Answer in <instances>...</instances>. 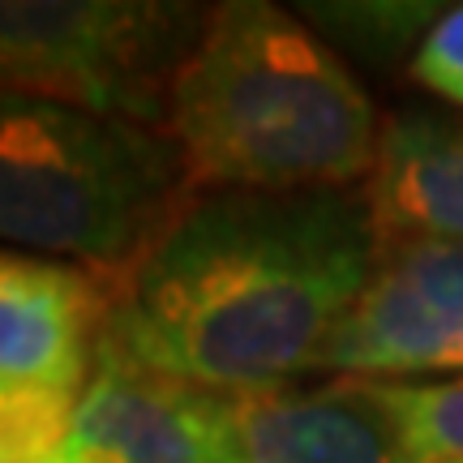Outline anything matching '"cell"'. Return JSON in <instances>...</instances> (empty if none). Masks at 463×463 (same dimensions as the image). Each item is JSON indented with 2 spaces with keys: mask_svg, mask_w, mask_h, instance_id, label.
Instances as JSON below:
<instances>
[{
  "mask_svg": "<svg viewBox=\"0 0 463 463\" xmlns=\"http://www.w3.org/2000/svg\"><path fill=\"white\" fill-rule=\"evenodd\" d=\"M369 211L382 245H463V116L403 108L382 120Z\"/></svg>",
  "mask_w": 463,
  "mask_h": 463,
  "instance_id": "9c48e42d",
  "label": "cell"
},
{
  "mask_svg": "<svg viewBox=\"0 0 463 463\" xmlns=\"http://www.w3.org/2000/svg\"><path fill=\"white\" fill-rule=\"evenodd\" d=\"M412 78L425 90L463 108V5L447 9L442 17H433L425 39L416 43Z\"/></svg>",
  "mask_w": 463,
  "mask_h": 463,
  "instance_id": "7c38bea8",
  "label": "cell"
},
{
  "mask_svg": "<svg viewBox=\"0 0 463 463\" xmlns=\"http://www.w3.org/2000/svg\"><path fill=\"white\" fill-rule=\"evenodd\" d=\"M317 369L339 378L412 382L463 373V245L395 241L347 309Z\"/></svg>",
  "mask_w": 463,
  "mask_h": 463,
  "instance_id": "5b68a950",
  "label": "cell"
},
{
  "mask_svg": "<svg viewBox=\"0 0 463 463\" xmlns=\"http://www.w3.org/2000/svg\"><path fill=\"white\" fill-rule=\"evenodd\" d=\"M403 463H463V373L438 382H373Z\"/></svg>",
  "mask_w": 463,
  "mask_h": 463,
  "instance_id": "30bf717a",
  "label": "cell"
},
{
  "mask_svg": "<svg viewBox=\"0 0 463 463\" xmlns=\"http://www.w3.org/2000/svg\"><path fill=\"white\" fill-rule=\"evenodd\" d=\"M112 300L103 270L0 249V395L82 399Z\"/></svg>",
  "mask_w": 463,
  "mask_h": 463,
  "instance_id": "8992f818",
  "label": "cell"
},
{
  "mask_svg": "<svg viewBox=\"0 0 463 463\" xmlns=\"http://www.w3.org/2000/svg\"><path fill=\"white\" fill-rule=\"evenodd\" d=\"M223 399L232 463H403L395 425L369 378Z\"/></svg>",
  "mask_w": 463,
  "mask_h": 463,
  "instance_id": "ba28073f",
  "label": "cell"
},
{
  "mask_svg": "<svg viewBox=\"0 0 463 463\" xmlns=\"http://www.w3.org/2000/svg\"><path fill=\"white\" fill-rule=\"evenodd\" d=\"M48 463H232L228 399L99 352Z\"/></svg>",
  "mask_w": 463,
  "mask_h": 463,
  "instance_id": "52a82bcc",
  "label": "cell"
},
{
  "mask_svg": "<svg viewBox=\"0 0 463 463\" xmlns=\"http://www.w3.org/2000/svg\"><path fill=\"white\" fill-rule=\"evenodd\" d=\"M378 258L373 211L347 189H206L116 275L99 352L211 395L292 386L322 364Z\"/></svg>",
  "mask_w": 463,
  "mask_h": 463,
  "instance_id": "6da1fadb",
  "label": "cell"
},
{
  "mask_svg": "<svg viewBox=\"0 0 463 463\" xmlns=\"http://www.w3.org/2000/svg\"><path fill=\"white\" fill-rule=\"evenodd\" d=\"M206 14L159 0H0V90L164 129Z\"/></svg>",
  "mask_w": 463,
  "mask_h": 463,
  "instance_id": "277c9868",
  "label": "cell"
},
{
  "mask_svg": "<svg viewBox=\"0 0 463 463\" xmlns=\"http://www.w3.org/2000/svg\"><path fill=\"white\" fill-rule=\"evenodd\" d=\"M73 412L69 395H0V463H48Z\"/></svg>",
  "mask_w": 463,
  "mask_h": 463,
  "instance_id": "8fae6325",
  "label": "cell"
},
{
  "mask_svg": "<svg viewBox=\"0 0 463 463\" xmlns=\"http://www.w3.org/2000/svg\"><path fill=\"white\" fill-rule=\"evenodd\" d=\"M194 184L164 129L0 90V245L125 275Z\"/></svg>",
  "mask_w": 463,
  "mask_h": 463,
  "instance_id": "3957f363",
  "label": "cell"
},
{
  "mask_svg": "<svg viewBox=\"0 0 463 463\" xmlns=\"http://www.w3.org/2000/svg\"><path fill=\"white\" fill-rule=\"evenodd\" d=\"M164 133L194 194H309L373 176L382 120L339 52L300 17L228 0L184 56Z\"/></svg>",
  "mask_w": 463,
  "mask_h": 463,
  "instance_id": "7a4b0ae2",
  "label": "cell"
}]
</instances>
